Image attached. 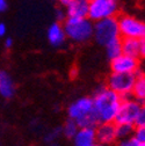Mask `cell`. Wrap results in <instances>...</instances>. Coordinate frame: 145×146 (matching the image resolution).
<instances>
[{"mask_svg":"<svg viewBox=\"0 0 145 146\" xmlns=\"http://www.w3.org/2000/svg\"><path fill=\"white\" fill-rule=\"evenodd\" d=\"M71 140L73 146H90L95 144V127H79V130Z\"/></svg>","mask_w":145,"mask_h":146,"instance_id":"4fadbf2b","label":"cell"},{"mask_svg":"<svg viewBox=\"0 0 145 146\" xmlns=\"http://www.w3.org/2000/svg\"><path fill=\"white\" fill-rule=\"evenodd\" d=\"M94 110L101 122L114 123L122 101L121 95L106 86H99L93 94Z\"/></svg>","mask_w":145,"mask_h":146,"instance_id":"6da1fadb","label":"cell"},{"mask_svg":"<svg viewBox=\"0 0 145 146\" xmlns=\"http://www.w3.org/2000/svg\"><path fill=\"white\" fill-rule=\"evenodd\" d=\"M94 22L88 17H66L63 21L65 35L72 43L82 44L93 38Z\"/></svg>","mask_w":145,"mask_h":146,"instance_id":"7a4b0ae2","label":"cell"},{"mask_svg":"<svg viewBox=\"0 0 145 146\" xmlns=\"http://www.w3.org/2000/svg\"><path fill=\"white\" fill-rule=\"evenodd\" d=\"M94 102L92 96H82L72 102L67 109L66 114L67 117L71 119H74L77 123L80 122L81 119L88 117L94 113Z\"/></svg>","mask_w":145,"mask_h":146,"instance_id":"52a82bcc","label":"cell"},{"mask_svg":"<svg viewBox=\"0 0 145 146\" xmlns=\"http://www.w3.org/2000/svg\"><path fill=\"white\" fill-rule=\"evenodd\" d=\"M138 74L135 73H117L112 72L107 78V87L121 95L122 99L132 96V89Z\"/></svg>","mask_w":145,"mask_h":146,"instance_id":"277c9868","label":"cell"},{"mask_svg":"<svg viewBox=\"0 0 145 146\" xmlns=\"http://www.w3.org/2000/svg\"><path fill=\"white\" fill-rule=\"evenodd\" d=\"M118 11V0H89L88 19L95 22L107 17L117 16Z\"/></svg>","mask_w":145,"mask_h":146,"instance_id":"5b68a950","label":"cell"},{"mask_svg":"<svg viewBox=\"0 0 145 146\" xmlns=\"http://www.w3.org/2000/svg\"><path fill=\"white\" fill-rule=\"evenodd\" d=\"M16 93V86L12 76L5 70H0V96L5 100H11Z\"/></svg>","mask_w":145,"mask_h":146,"instance_id":"7c38bea8","label":"cell"},{"mask_svg":"<svg viewBox=\"0 0 145 146\" xmlns=\"http://www.w3.org/2000/svg\"><path fill=\"white\" fill-rule=\"evenodd\" d=\"M139 58L145 59V37L139 40Z\"/></svg>","mask_w":145,"mask_h":146,"instance_id":"d4e9b609","label":"cell"},{"mask_svg":"<svg viewBox=\"0 0 145 146\" xmlns=\"http://www.w3.org/2000/svg\"><path fill=\"white\" fill-rule=\"evenodd\" d=\"M139 58L126 56L122 53L118 57L110 60V71L117 73H135L138 70Z\"/></svg>","mask_w":145,"mask_h":146,"instance_id":"30bf717a","label":"cell"},{"mask_svg":"<svg viewBox=\"0 0 145 146\" xmlns=\"http://www.w3.org/2000/svg\"><path fill=\"white\" fill-rule=\"evenodd\" d=\"M96 143L102 146H112L116 144V124L101 122L95 126Z\"/></svg>","mask_w":145,"mask_h":146,"instance_id":"9c48e42d","label":"cell"},{"mask_svg":"<svg viewBox=\"0 0 145 146\" xmlns=\"http://www.w3.org/2000/svg\"><path fill=\"white\" fill-rule=\"evenodd\" d=\"M135 129H136L135 124H128V123L116 124V138H117V140L132 137Z\"/></svg>","mask_w":145,"mask_h":146,"instance_id":"d6986e66","label":"cell"},{"mask_svg":"<svg viewBox=\"0 0 145 146\" xmlns=\"http://www.w3.org/2000/svg\"><path fill=\"white\" fill-rule=\"evenodd\" d=\"M78 130H79V126H78L77 122L71 118H67L64 122V124L62 125V135H63V137H65L67 139L73 138Z\"/></svg>","mask_w":145,"mask_h":146,"instance_id":"ac0fdd59","label":"cell"},{"mask_svg":"<svg viewBox=\"0 0 145 146\" xmlns=\"http://www.w3.org/2000/svg\"><path fill=\"white\" fill-rule=\"evenodd\" d=\"M55 15H56V21L63 22L66 19V12H65V7L61 5V7H57L55 11Z\"/></svg>","mask_w":145,"mask_h":146,"instance_id":"cb8c5ba5","label":"cell"},{"mask_svg":"<svg viewBox=\"0 0 145 146\" xmlns=\"http://www.w3.org/2000/svg\"><path fill=\"white\" fill-rule=\"evenodd\" d=\"M138 146H145V143H139V145Z\"/></svg>","mask_w":145,"mask_h":146,"instance_id":"4dcf8cb0","label":"cell"},{"mask_svg":"<svg viewBox=\"0 0 145 146\" xmlns=\"http://www.w3.org/2000/svg\"><path fill=\"white\" fill-rule=\"evenodd\" d=\"M121 37L117 16L107 17L94 22L93 26V38L94 41L101 45L106 46L109 42Z\"/></svg>","mask_w":145,"mask_h":146,"instance_id":"3957f363","label":"cell"},{"mask_svg":"<svg viewBox=\"0 0 145 146\" xmlns=\"http://www.w3.org/2000/svg\"><path fill=\"white\" fill-rule=\"evenodd\" d=\"M122 53L126 54V56L139 58V40L126 37L122 38Z\"/></svg>","mask_w":145,"mask_h":146,"instance_id":"9a60e30c","label":"cell"},{"mask_svg":"<svg viewBox=\"0 0 145 146\" xmlns=\"http://www.w3.org/2000/svg\"><path fill=\"white\" fill-rule=\"evenodd\" d=\"M64 7L67 17H88L89 0H72Z\"/></svg>","mask_w":145,"mask_h":146,"instance_id":"5bb4252c","label":"cell"},{"mask_svg":"<svg viewBox=\"0 0 145 146\" xmlns=\"http://www.w3.org/2000/svg\"><path fill=\"white\" fill-rule=\"evenodd\" d=\"M135 126H145V104L140 106L138 116L135 121Z\"/></svg>","mask_w":145,"mask_h":146,"instance_id":"7402d4cb","label":"cell"},{"mask_svg":"<svg viewBox=\"0 0 145 146\" xmlns=\"http://www.w3.org/2000/svg\"><path fill=\"white\" fill-rule=\"evenodd\" d=\"M13 44H14V41H13L12 37H6V38H5V41H4V46H5V49H7V50L12 49V48H13Z\"/></svg>","mask_w":145,"mask_h":146,"instance_id":"484cf974","label":"cell"},{"mask_svg":"<svg viewBox=\"0 0 145 146\" xmlns=\"http://www.w3.org/2000/svg\"><path fill=\"white\" fill-rule=\"evenodd\" d=\"M106 54H107V57L109 58L110 60L118 57L120 54H122V38L118 37L112 42H109L106 46Z\"/></svg>","mask_w":145,"mask_h":146,"instance_id":"e0dca14e","label":"cell"},{"mask_svg":"<svg viewBox=\"0 0 145 146\" xmlns=\"http://www.w3.org/2000/svg\"><path fill=\"white\" fill-rule=\"evenodd\" d=\"M139 109H140V104L132 96L122 99L114 123L115 124H124V123L135 124V121L139 113Z\"/></svg>","mask_w":145,"mask_h":146,"instance_id":"ba28073f","label":"cell"},{"mask_svg":"<svg viewBox=\"0 0 145 146\" xmlns=\"http://www.w3.org/2000/svg\"><path fill=\"white\" fill-rule=\"evenodd\" d=\"M62 126H57L55 129L50 130L45 137H44V141L48 143V144H52V143H56L61 137H62Z\"/></svg>","mask_w":145,"mask_h":146,"instance_id":"ffe728a7","label":"cell"},{"mask_svg":"<svg viewBox=\"0 0 145 146\" xmlns=\"http://www.w3.org/2000/svg\"><path fill=\"white\" fill-rule=\"evenodd\" d=\"M50 1H59V0H50Z\"/></svg>","mask_w":145,"mask_h":146,"instance_id":"1f68e13d","label":"cell"},{"mask_svg":"<svg viewBox=\"0 0 145 146\" xmlns=\"http://www.w3.org/2000/svg\"><path fill=\"white\" fill-rule=\"evenodd\" d=\"M139 141L132 136L129 138H124V139H120L116 141L115 146H138Z\"/></svg>","mask_w":145,"mask_h":146,"instance_id":"44dd1931","label":"cell"},{"mask_svg":"<svg viewBox=\"0 0 145 146\" xmlns=\"http://www.w3.org/2000/svg\"><path fill=\"white\" fill-rule=\"evenodd\" d=\"M90 146H102V145H100V144H98V143H95V144H93V145H90Z\"/></svg>","mask_w":145,"mask_h":146,"instance_id":"f546056e","label":"cell"},{"mask_svg":"<svg viewBox=\"0 0 145 146\" xmlns=\"http://www.w3.org/2000/svg\"><path fill=\"white\" fill-rule=\"evenodd\" d=\"M72 0H59V4L62 5V6H66L69 3H71Z\"/></svg>","mask_w":145,"mask_h":146,"instance_id":"f1b7e54d","label":"cell"},{"mask_svg":"<svg viewBox=\"0 0 145 146\" xmlns=\"http://www.w3.org/2000/svg\"><path fill=\"white\" fill-rule=\"evenodd\" d=\"M7 35V26L4 22H0V37H5Z\"/></svg>","mask_w":145,"mask_h":146,"instance_id":"4316f807","label":"cell"},{"mask_svg":"<svg viewBox=\"0 0 145 146\" xmlns=\"http://www.w3.org/2000/svg\"><path fill=\"white\" fill-rule=\"evenodd\" d=\"M8 8V1L7 0H0V13L7 11Z\"/></svg>","mask_w":145,"mask_h":146,"instance_id":"83f0119b","label":"cell"},{"mask_svg":"<svg viewBox=\"0 0 145 146\" xmlns=\"http://www.w3.org/2000/svg\"><path fill=\"white\" fill-rule=\"evenodd\" d=\"M47 38L50 45L55 48H62L67 41L65 30L63 27V22H59V21L52 22L47 29Z\"/></svg>","mask_w":145,"mask_h":146,"instance_id":"8fae6325","label":"cell"},{"mask_svg":"<svg viewBox=\"0 0 145 146\" xmlns=\"http://www.w3.org/2000/svg\"><path fill=\"white\" fill-rule=\"evenodd\" d=\"M134 137L139 143H145V126H136Z\"/></svg>","mask_w":145,"mask_h":146,"instance_id":"603a6c76","label":"cell"},{"mask_svg":"<svg viewBox=\"0 0 145 146\" xmlns=\"http://www.w3.org/2000/svg\"><path fill=\"white\" fill-rule=\"evenodd\" d=\"M120 35L122 38H136L145 37V22L136 19L135 16L122 14L117 16Z\"/></svg>","mask_w":145,"mask_h":146,"instance_id":"8992f818","label":"cell"},{"mask_svg":"<svg viewBox=\"0 0 145 146\" xmlns=\"http://www.w3.org/2000/svg\"><path fill=\"white\" fill-rule=\"evenodd\" d=\"M132 98L136 99L140 106L145 104V74H138L132 89Z\"/></svg>","mask_w":145,"mask_h":146,"instance_id":"2e32d148","label":"cell"}]
</instances>
